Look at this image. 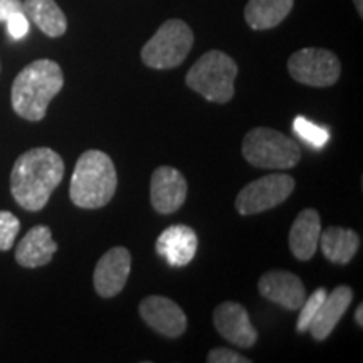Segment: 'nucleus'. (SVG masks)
<instances>
[{"label": "nucleus", "mask_w": 363, "mask_h": 363, "mask_svg": "<svg viewBox=\"0 0 363 363\" xmlns=\"http://www.w3.org/2000/svg\"><path fill=\"white\" fill-rule=\"evenodd\" d=\"M65 177V162L61 155L48 147L27 150L13 163L11 192L22 208L39 212L48 206L54 190Z\"/></svg>", "instance_id": "obj_1"}, {"label": "nucleus", "mask_w": 363, "mask_h": 363, "mask_svg": "<svg viewBox=\"0 0 363 363\" xmlns=\"http://www.w3.org/2000/svg\"><path fill=\"white\" fill-rule=\"evenodd\" d=\"M65 86L61 66L51 59H38L27 65L12 83V108L27 121H40L49 103Z\"/></svg>", "instance_id": "obj_2"}, {"label": "nucleus", "mask_w": 363, "mask_h": 363, "mask_svg": "<svg viewBox=\"0 0 363 363\" xmlns=\"http://www.w3.org/2000/svg\"><path fill=\"white\" fill-rule=\"evenodd\" d=\"M118 187L115 163L101 150H86L76 162L69 197L79 208H101L110 203Z\"/></svg>", "instance_id": "obj_3"}, {"label": "nucleus", "mask_w": 363, "mask_h": 363, "mask_svg": "<svg viewBox=\"0 0 363 363\" xmlns=\"http://www.w3.org/2000/svg\"><path fill=\"white\" fill-rule=\"evenodd\" d=\"M238 71L233 57L214 49L195 61L185 76V83L207 101L225 104L234 98V81Z\"/></svg>", "instance_id": "obj_4"}, {"label": "nucleus", "mask_w": 363, "mask_h": 363, "mask_svg": "<svg viewBox=\"0 0 363 363\" xmlns=\"http://www.w3.org/2000/svg\"><path fill=\"white\" fill-rule=\"evenodd\" d=\"M242 155L256 169L286 170L301 160V148L281 131L257 126L244 136Z\"/></svg>", "instance_id": "obj_5"}, {"label": "nucleus", "mask_w": 363, "mask_h": 363, "mask_svg": "<svg viewBox=\"0 0 363 363\" xmlns=\"http://www.w3.org/2000/svg\"><path fill=\"white\" fill-rule=\"evenodd\" d=\"M192 45L194 33L189 24L180 19H169L143 45L142 61L152 69H172L185 61Z\"/></svg>", "instance_id": "obj_6"}, {"label": "nucleus", "mask_w": 363, "mask_h": 363, "mask_svg": "<svg viewBox=\"0 0 363 363\" xmlns=\"http://www.w3.org/2000/svg\"><path fill=\"white\" fill-rule=\"evenodd\" d=\"M288 71L298 83L313 88H328L340 79L342 62L335 52L320 48H305L288 61Z\"/></svg>", "instance_id": "obj_7"}, {"label": "nucleus", "mask_w": 363, "mask_h": 363, "mask_svg": "<svg viewBox=\"0 0 363 363\" xmlns=\"http://www.w3.org/2000/svg\"><path fill=\"white\" fill-rule=\"evenodd\" d=\"M294 179L286 174H269L251 182L235 197L240 216H256L283 203L294 190Z\"/></svg>", "instance_id": "obj_8"}, {"label": "nucleus", "mask_w": 363, "mask_h": 363, "mask_svg": "<svg viewBox=\"0 0 363 363\" xmlns=\"http://www.w3.org/2000/svg\"><path fill=\"white\" fill-rule=\"evenodd\" d=\"M131 271V254L126 247H111L94 267V289L101 298H115L125 289Z\"/></svg>", "instance_id": "obj_9"}, {"label": "nucleus", "mask_w": 363, "mask_h": 363, "mask_svg": "<svg viewBox=\"0 0 363 363\" xmlns=\"http://www.w3.org/2000/svg\"><path fill=\"white\" fill-rule=\"evenodd\" d=\"M187 199V180L174 167H158L150 182V201L158 214L169 216L179 211Z\"/></svg>", "instance_id": "obj_10"}, {"label": "nucleus", "mask_w": 363, "mask_h": 363, "mask_svg": "<svg viewBox=\"0 0 363 363\" xmlns=\"http://www.w3.org/2000/svg\"><path fill=\"white\" fill-rule=\"evenodd\" d=\"M140 316L150 328L167 338H179L187 330L184 310L165 296L145 298L140 303Z\"/></svg>", "instance_id": "obj_11"}, {"label": "nucleus", "mask_w": 363, "mask_h": 363, "mask_svg": "<svg viewBox=\"0 0 363 363\" xmlns=\"http://www.w3.org/2000/svg\"><path fill=\"white\" fill-rule=\"evenodd\" d=\"M214 325L220 337L235 347L251 348L257 342V331L249 320L247 310L240 303H220L214 310Z\"/></svg>", "instance_id": "obj_12"}, {"label": "nucleus", "mask_w": 363, "mask_h": 363, "mask_svg": "<svg viewBox=\"0 0 363 363\" xmlns=\"http://www.w3.org/2000/svg\"><path fill=\"white\" fill-rule=\"evenodd\" d=\"M261 296L286 308L296 311L306 299V289L296 274L283 269H272L262 274L257 284Z\"/></svg>", "instance_id": "obj_13"}, {"label": "nucleus", "mask_w": 363, "mask_h": 363, "mask_svg": "<svg viewBox=\"0 0 363 363\" xmlns=\"http://www.w3.org/2000/svg\"><path fill=\"white\" fill-rule=\"evenodd\" d=\"M199 239L192 227L170 225L157 240V252L174 267H184L192 262L197 254Z\"/></svg>", "instance_id": "obj_14"}, {"label": "nucleus", "mask_w": 363, "mask_h": 363, "mask_svg": "<svg viewBox=\"0 0 363 363\" xmlns=\"http://www.w3.org/2000/svg\"><path fill=\"white\" fill-rule=\"evenodd\" d=\"M353 301V289L350 286H337L330 294H326L325 301L321 303L320 310L311 320L308 331L316 342H323L331 335L338 321L342 320L345 311L348 310Z\"/></svg>", "instance_id": "obj_15"}, {"label": "nucleus", "mask_w": 363, "mask_h": 363, "mask_svg": "<svg viewBox=\"0 0 363 363\" xmlns=\"http://www.w3.org/2000/svg\"><path fill=\"white\" fill-rule=\"evenodd\" d=\"M56 251L57 244L54 242L51 229L48 225H34L17 244L16 261L22 267L34 269L49 264Z\"/></svg>", "instance_id": "obj_16"}, {"label": "nucleus", "mask_w": 363, "mask_h": 363, "mask_svg": "<svg viewBox=\"0 0 363 363\" xmlns=\"http://www.w3.org/2000/svg\"><path fill=\"white\" fill-rule=\"evenodd\" d=\"M321 234L320 214L315 208H305L294 219L289 230V249L299 261H310L315 256Z\"/></svg>", "instance_id": "obj_17"}, {"label": "nucleus", "mask_w": 363, "mask_h": 363, "mask_svg": "<svg viewBox=\"0 0 363 363\" xmlns=\"http://www.w3.org/2000/svg\"><path fill=\"white\" fill-rule=\"evenodd\" d=\"M320 249L335 264H348L360 247V235L345 227H328L320 234Z\"/></svg>", "instance_id": "obj_18"}, {"label": "nucleus", "mask_w": 363, "mask_h": 363, "mask_svg": "<svg viewBox=\"0 0 363 363\" xmlns=\"http://www.w3.org/2000/svg\"><path fill=\"white\" fill-rule=\"evenodd\" d=\"M22 7L27 19L49 38H61L66 33L67 19L56 0H24Z\"/></svg>", "instance_id": "obj_19"}, {"label": "nucleus", "mask_w": 363, "mask_h": 363, "mask_svg": "<svg viewBox=\"0 0 363 363\" xmlns=\"http://www.w3.org/2000/svg\"><path fill=\"white\" fill-rule=\"evenodd\" d=\"M294 0H249L244 9L247 26L254 30H267L279 26L291 12Z\"/></svg>", "instance_id": "obj_20"}, {"label": "nucleus", "mask_w": 363, "mask_h": 363, "mask_svg": "<svg viewBox=\"0 0 363 363\" xmlns=\"http://www.w3.org/2000/svg\"><path fill=\"white\" fill-rule=\"evenodd\" d=\"M293 130L299 138L305 140L306 143H310L311 147H316V148H321L330 140L328 130L311 123L310 120H306V118L303 116H298L296 120H294Z\"/></svg>", "instance_id": "obj_21"}, {"label": "nucleus", "mask_w": 363, "mask_h": 363, "mask_svg": "<svg viewBox=\"0 0 363 363\" xmlns=\"http://www.w3.org/2000/svg\"><path fill=\"white\" fill-rule=\"evenodd\" d=\"M326 294H328V293H326L325 288H318L316 291L313 293L310 298L303 301L301 308H299V310H301V313H299L298 323H296V331H298V333H305V331H308V326H310L311 320H313V318H315L318 310H320L321 303L325 301Z\"/></svg>", "instance_id": "obj_22"}, {"label": "nucleus", "mask_w": 363, "mask_h": 363, "mask_svg": "<svg viewBox=\"0 0 363 363\" xmlns=\"http://www.w3.org/2000/svg\"><path fill=\"white\" fill-rule=\"evenodd\" d=\"M21 230V220L12 212L0 211V251H9L16 244Z\"/></svg>", "instance_id": "obj_23"}, {"label": "nucleus", "mask_w": 363, "mask_h": 363, "mask_svg": "<svg viewBox=\"0 0 363 363\" xmlns=\"http://www.w3.org/2000/svg\"><path fill=\"white\" fill-rule=\"evenodd\" d=\"M7 24V33L13 40L24 39L27 33H29V19L24 12H17L13 16L9 17L6 21Z\"/></svg>", "instance_id": "obj_24"}, {"label": "nucleus", "mask_w": 363, "mask_h": 363, "mask_svg": "<svg viewBox=\"0 0 363 363\" xmlns=\"http://www.w3.org/2000/svg\"><path fill=\"white\" fill-rule=\"evenodd\" d=\"M207 362L211 363H251L247 357H242L240 353H235L234 350H229V348L219 347L214 348V350L208 352Z\"/></svg>", "instance_id": "obj_25"}, {"label": "nucleus", "mask_w": 363, "mask_h": 363, "mask_svg": "<svg viewBox=\"0 0 363 363\" xmlns=\"http://www.w3.org/2000/svg\"><path fill=\"white\" fill-rule=\"evenodd\" d=\"M17 12H24L22 0H0V22H6Z\"/></svg>", "instance_id": "obj_26"}, {"label": "nucleus", "mask_w": 363, "mask_h": 363, "mask_svg": "<svg viewBox=\"0 0 363 363\" xmlns=\"http://www.w3.org/2000/svg\"><path fill=\"white\" fill-rule=\"evenodd\" d=\"M355 321L358 326H363V305H358L355 313Z\"/></svg>", "instance_id": "obj_27"}, {"label": "nucleus", "mask_w": 363, "mask_h": 363, "mask_svg": "<svg viewBox=\"0 0 363 363\" xmlns=\"http://www.w3.org/2000/svg\"><path fill=\"white\" fill-rule=\"evenodd\" d=\"M353 4H355L358 13H360V17L363 16V0H353Z\"/></svg>", "instance_id": "obj_28"}]
</instances>
